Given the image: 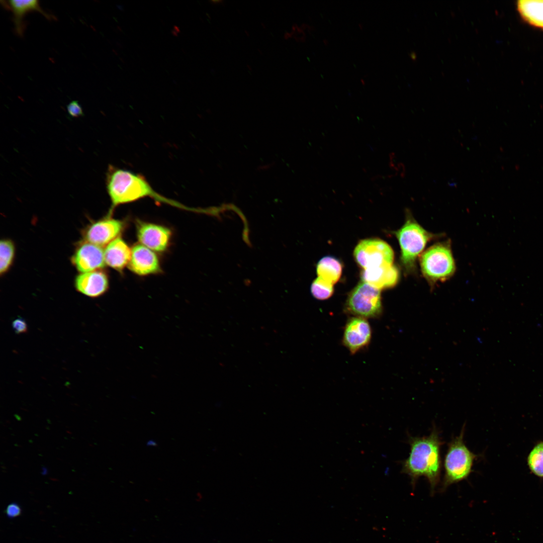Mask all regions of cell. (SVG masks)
<instances>
[{"instance_id":"obj_24","label":"cell","mask_w":543,"mask_h":543,"mask_svg":"<svg viewBox=\"0 0 543 543\" xmlns=\"http://www.w3.org/2000/svg\"><path fill=\"white\" fill-rule=\"evenodd\" d=\"M21 511L20 505L16 502H13L8 505L5 513L9 518H13L20 515Z\"/></svg>"},{"instance_id":"obj_7","label":"cell","mask_w":543,"mask_h":543,"mask_svg":"<svg viewBox=\"0 0 543 543\" xmlns=\"http://www.w3.org/2000/svg\"><path fill=\"white\" fill-rule=\"evenodd\" d=\"M353 254L355 261L363 269L392 264L394 257L391 246L377 238L360 241L355 247Z\"/></svg>"},{"instance_id":"obj_6","label":"cell","mask_w":543,"mask_h":543,"mask_svg":"<svg viewBox=\"0 0 543 543\" xmlns=\"http://www.w3.org/2000/svg\"><path fill=\"white\" fill-rule=\"evenodd\" d=\"M381 290L360 282L348 295L345 309L356 317L377 318L382 312Z\"/></svg>"},{"instance_id":"obj_22","label":"cell","mask_w":543,"mask_h":543,"mask_svg":"<svg viewBox=\"0 0 543 543\" xmlns=\"http://www.w3.org/2000/svg\"><path fill=\"white\" fill-rule=\"evenodd\" d=\"M68 113L72 117H78L83 115L80 105L77 101H72L67 106Z\"/></svg>"},{"instance_id":"obj_21","label":"cell","mask_w":543,"mask_h":543,"mask_svg":"<svg viewBox=\"0 0 543 543\" xmlns=\"http://www.w3.org/2000/svg\"><path fill=\"white\" fill-rule=\"evenodd\" d=\"M311 292L314 298L321 300H326L333 294V285L317 277L311 285Z\"/></svg>"},{"instance_id":"obj_8","label":"cell","mask_w":543,"mask_h":543,"mask_svg":"<svg viewBox=\"0 0 543 543\" xmlns=\"http://www.w3.org/2000/svg\"><path fill=\"white\" fill-rule=\"evenodd\" d=\"M124 227L122 221L108 215L101 219L91 222L82 230V240L103 247L119 237Z\"/></svg>"},{"instance_id":"obj_12","label":"cell","mask_w":543,"mask_h":543,"mask_svg":"<svg viewBox=\"0 0 543 543\" xmlns=\"http://www.w3.org/2000/svg\"><path fill=\"white\" fill-rule=\"evenodd\" d=\"M74 287L77 292L86 296L100 297L108 290V275L102 269L80 273L75 278Z\"/></svg>"},{"instance_id":"obj_16","label":"cell","mask_w":543,"mask_h":543,"mask_svg":"<svg viewBox=\"0 0 543 543\" xmlns=\"http://www.w3.org/2000/svg\"><path fill=\"white\" fill-rule=\"evenodd\" d=\"M131 255V249L121 237L116 238L107 246L104 250L106 264L121 272L128 265Z\"/></svg>"},{"instance_id":"obj_1","label":"cell","mask_w":543,"mask_h":543,"mask_svg":"<svg viewBox=\"0 0 543 543\" xmlns=\"http://www.w3.org/2000/svg\"><path fill=\"white\" fill-rule=\"evenodd\" d=\"M408 442L410 451L408 458L402 462L401 472L409 477L413 489L420 477L426 478L432 496L440 479V451L443 442L438 430L433 427L428 436H409Z\"/></svg>"},{"instance_id":"obj_9","label":"cell","mask_w":543,"mask_h":543,"mask_svg":"<svg viewBox=\"0 0 543 543\" xmlns=\"http://www.w3.org/2000/svg\"><path fill=\"white\" fill-rule=\"evenodd\" d=\"M70 261L80 273L101 269L106 265L103 247L83 240L77 244Z\"/></svg>"},{"instance_id":"obj_11","label":"cell","mask_w":543,"mask_h":543,"mask_svg":"<svg viewBox=\"0 0 543 543\" xmlns=\"http://www.w3.org/2000/svg\"><path fill=\"white\" fill-rule=\"evenodd\" d=\"M137 236L140 244L157 252L164 251L168 247L171 231L162 225L138 221Z\"/></svg>"},{"instance_id":"obj_10","label":"cell","mask_w":543,"mask_h":543,"mask_svg":"<svg viewBox=\"0 0 543 543\" xmlns=\"http://www.w3.org/2000/svg\"><path fill=\"white\" fill-rule=\"evenodd\" d=\"M371 337L372 329L368 320L364 318L353 317L346 322L342 342L350 353L354 354L369 344Z\"/></svg>"},{"instance_id":"obj_15","label":"cell","mask_w":543,"mask_h":543,"mask_svg":"<svg viewBox=\"0 0 543 543\" xmlns=\"http://www.w3.org/2000/svg\"><path fill=\"white\" fill-rule=\"evenodd\" d=\"M2 5L10 10L13 15L15 31L17 35L23 36L25 29L24 18L28 13L37 11L46 18L51 20L53 17L45 12L40 7L37 0H11L1 1Z\"/></svg>"},{"instance_id":"obj_19","label":"cell","mask_w":543,"mask_h":543,"mask_svg":"<svg viewBox=\"0 0 543 543\" xmlns=\"http://www.w3.org/2000/svg\"><path fill=\"white\" fill-rule=\"evenodd\" d=\"M16 247L13 241L9 238L0 242V274L2 276L10 269L14 261Z\"/></svg>"},{"instance_id":"obj_18","label":"cell","mask_w":543,"mask_h":543,"mask_svg":"<svg viewBox=\"0 0 543 543\" xmlns=\"http://www.w3.org/2000/svg\"><path fill=\"white\" fill-rule=\"evenodd\" d=\"M518 8L529 23L543 28V1H520Z\"/></svg>"},{"instance_id":"obj_13","label":"cell","mask_w":543,"mask_h":543,"mask_svg":"<svg viewBox=\"0 0 543 543\" xmlns=\"http://www.w3.org/2000/svg\"><path fill=\"white\" fill-rule=\"evenodd\" d=\"M129 269L139 276H146L160 272L159 259L154 251L141 244L135 245L131 249Z\"/></svg>"},{"instance_id":"obj_4","label":"cell","mask_w":543,"mask_h":543,"mask_svg":"<svg viewBox=\"0 0 543 543\" xmlns=\"http://www.w3.org/2000/svg\"><path fill=\"white\" fill-rule=\"evenodd\" d=\"M405 223L394 234L401 248V261L408 273L416 269V261L418 255L430 240L439 235L429 232L419 224L409 211H407Z\"/></svg>"},{"instance_id":"obj_20","label":"cell","mask_w":543,"mask_h":543,"mask_svg":"<svg viewBox=\"0 0 543 543\" xmlns=\"http://www.w3.org/2000/svg\"><path fill=\"white\" fill-rule=\"evenodd\" d=\"M527 462L531 471L536 475L543 477V442L537 443L529 454Z\"/></svg>"},{"instance_id":"obj_17","label":"cell","mask_w":543,"mask_h":543,"mask_svg":"<svg viewBox=\"0 0 543 543\" xmlns=\"http://www.w3.org/2000/svg\"><path fill=\"white\" fill-rule=\"evenodd\" d=\"M342 267L341 262L331 256L322 258L316 267L318 277L334 285L338 281L341 276Z\"/></svg>"},{"instance_id":"obj_3","label":"cell","mask_w":543,"mask_h":543,"mask_svg":"<svg viewBox=\"0 0 543 543\" xmlns=\"http://www.w3.org/2000/svg\"><path fill=\"white\" fill-rule=\"evenodd\" d=\"M465 428V424L460 435L452 438L448 443L443 462L444 475L440 489L441 492L445 491L453 484L467 479L472 471L475 460L479 457L464 442Z\"/></svg>"},{"instance_id":"obj_14","label":"cell","mask_w":543,"mask_h":543,"mask_svg":"<svg viewBox=\"0 0 543 543\" xmlns=\"http://www.w3.org/2000/svg\"><path fill=\"white\" fill-rule=\"evenodd\" d=\"M361 278L363 282L381 290L395 286L399 280V273L393 264H384L363 269Z\"/></svg>"},{"instance_id":"obj_2","label":"cell","mask_w":543,"mask_h":543,"mask_svg":"<svg viewBox=\"0 0 543 543\" xmlns=\"http://www.w3.org/2000/svg\"><path fill=\"white\" fill-rule=\"evenodd\" d=\"M106 185L111 202L108 214L111 216L117 206L147 197L179 209L195 210L194 208L186 207L157 193L141 175L111 165L107 172Z\"/></svg>"},{"instance_id":"obj_5","label":"cell","mask_w":543,"mask_h":543,"mask_svg":"<svg viewBox=\"0 0 543 543\" xmlns=\"http://www.w3.org/2000/svg\"><path fill=\"white\" fill-rule=\"evenodd\" d=\"M420 266L424 277L433 285L450 278L456 270V264L449 241L437 243L420 255Z\"/></svg>"},{"instance_id":"obj_23","label":"cell","mask_w":543,"mask_h":543,"mask_svg":"<svg viewBox=\"0 0 543 543\" xmlns=\"http://www.w3.org/2000/svg\"><path fill=\"white\" fill-rule=\"evenodd\" d=\"M12 327L16 334H23L28 331V325L26 321L22 318H16L12 322Z\"/></svg>"}]
</instances>
